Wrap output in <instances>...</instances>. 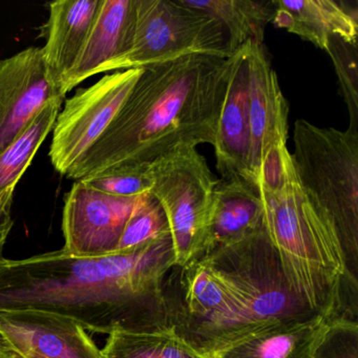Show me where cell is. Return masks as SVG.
<instances>
[{"instance_id": "cell-1", "label": "cell", "mask_w": 358, "mask_h": 358, "mask_svg": "<svg viewBox=\"0 0 358 358\" xmlns=\"http://www.w3.org/2000/svg\"><path fill=\"white\" fill-rule=\"evenodd\" d=\"M175 266L171 236L127 252L76 257L64 249L0 259V308H31L71 318L90 332L169 327L164 282Z\"/></svg>"}, {"instance_id": "cell-2", "label": "cell", "mask_w": 358, "mask_h": 358, "mask_svg": "<svg viewBox=\"0 0 358 358\" xmlns=\"http://www.w3.org/2000/svg\"><path fill=\"white\" fill-rule=\"evenodd\" d=\"M231 57L189 55L142 69L118 114L68 176L150 165L178 150L215 141Z\"/></svg>"}, {"instance_id": "cell-3", "label": "cell", "mask_w": 358, "mask_h": 358, "mask_svg": "<svg viewBox=\"0 0 358 358\" xmlns=\"http://www.w3.org/2000/svg\"><path fill=\"white\" fill-rule=\"evenodd\" d=\"M264 224L296 294L327 322H357L358 278L348 270L332 224L301 189L286 146L262 167Z\"/></svg>"}, {"instance_id": "cell-4", "label": "cell", "mask_w": 358, "mask_h": 358, "mask_svg": "<svg viewBox=\"0 0 358 358\" xmlns=\"http://www.w3.org/2000/svg\"><path fill=\"white\" fill-rule=\"evenodd\" d=\"M295 173L308 200L332 224L348 270L358 278V127H318L299 119L293 129Z\"/></svg>"}, {"instance_id": "cell-5", "label": "cell", "mask_w": 358, "mask_h": 358, "mask_svg": "<svg viewBox=\"0 0 358 358\" xmlns=\"http://www.w3.org/2000/svg\"><path fill=\"white\" fill-rule=\"evenodd\" d=\"M201 259L231 287L240 301L242 324L236 341L317 315L289 282L265 226Z\"/></svg>"}, {"instance_id": "cell-6", "label": "cell", "mask_w": 358, "mask_h": 358, "mask_svg": "<svg viewBox=\"0 0 358 358\" xmlns=\"http://www.w3.org/2000/svg\"><path fill=\"white\" fill-rule=\"evenodd\" d=\"M163 294L169 328L199 353L208 357L238 341L240 301L204 259L173 266L165 278Z\"/></svg>"}, {"instance_id": "cell-7", "label": "cell", "mask_w": 358, "mask_h": 358, "mask_svg": "<svg viewBox=\"0 0 358 358\" xmlns=\"http://www.w3.org/2000/svg\"><path fill=\"white\" fill-rule=\"evenodd\" d=\"M150 194L166 217L175 265H186L204 252L219 179L196 148L158 159L150 165Z\"/></svg>"}, {"instance_id": "cell-8", "label": "cell", "mask_w": 358, "mask_h": 358, "mask_svg": "<svg viewBox=\"0 0 358 358\" xmlns=\"http://www.w3.org/2000/svg\"><path fill=\"white\" fill-rule=\"evenodd\" d=\"M189 55L231 57L219 20L183 0H135L131 48L115 71L144 69Z\"/></svg>"}, {"instance_id": "cell-9", "label": "cell", "mask_w": 358, "mask_h": 358, "mask_svg": "<svg viewBox=\"0 0 358 358\" xmlns=\"http://www.w3.org/2000/svg\"><path fill=\"white\" fill-rule=\"evenodd\" d=\"M142 69L106 75L66 100L53 129L49 157L68 177L99 141L141 75Z\"/></svg>"}, {"instance_id": "cell-10", "label": "cell", "mask_w": 358, "mask_h": 358, "mask_svg": "<svg viewBox=\"0 0 358 358\" xmlns=\"http://www.w3.org/2000/svg\"><path fill=\"white\" fill-rule=\"evenodd\" d=\"M139 198H115L79 180L75 182L64 199L62 249L76 257L116 253L123 228Z\"/></svg>"}, {"instance_id": "cell-11", "label": "cell", "mask_w": 358, "mask_h": 358, "mask_svg": "<svg viewBox=\"0 0 358 358\" xmlns=\"http://www.w3.org/2000/svg\"><path fill=\"white\" fill-rule=\"evenodd\" d=\"M248 70L249 178L259 186L262 167L287 145L289 106L264 45H246Z\"/></svg>"}, {"instance_id": "cell-12", "label": "cell", "mask_w": 358, "mask_h": 358, "mask_svg": "<svg viewBox=\"0 0 358 358\" xmlns=\"http://www.w3.org/2000/svg\"><path fill=\"white\" fill-rule=\"evenodd\" d=\"M0 339L24 358H104L78 322L31 308H0Z\"/></svg>"}, {"instance_id": "cell-13", "label": "cell", "mask_w": 358, "mask_h": 358, "mask_svg": "<svg viewBox=\"0 0 358 358\" xmlns=\"http://www.w3.org/2000/svg\"><path fill=\"white\" fill-rule=\"evenodd\" d=\"M58 97L62 96L48 77L41 48L0 60V152Z\"/></svg>"}, {"instance_id": "cell-14", "label": "cell", "mask_w": 358, "mask_h": 358, "mask_svg": "<svg viewBox=\"0 0 358 358\" xmlns=\"http://www.w3.org/2000/svg\"><path fill=\"white\" fill-rule=\"evenodd\" d=\"M135 22V0H102L89 38L60 87V95L95 75L112 72L129 52Z\"/></svg>"}, {"instance_id": "cell-15", "label": "cell", "mask_w": 358, "mask_h": 358, "mask_svg": "<svg viewBox=\"0 0 358 358\" xmlns=\"http://www.w3.org/2000/svg\"><path fill=\"white\" fill-rule=\"evenodd\" d=\"M248 70L246 45L231 56L225 101L213 144L222 178H249Z\"/></svg>"}, {"instance_id": "cell-16", "label": "cell", "mask_w": 358, "mask_h": 358, "mask_svg": "<svg viewBox=\"0 0 358 358\" xmlns=\"http://www.w3.org/2000/svg\"><path fill=\"white\" fill-rule=\"evenodd\" d=\"M101 1L58 0L49 5V20L45 27L47 43L41 53L48 77L59 94L62 83L89 38Z\"/></svg>"}, {"instance_id": "cell-17", "label": "cell", "mask_w": 358, "mask_h": 358, "mask_svg": "<svg viewBox=\"0 0 358 358\" xmlns=\"http://www.w3.org/2000/svg\"><path fill=\"white\" fill-rule=\"evenodd\" d=\"M264 226L259 186L243 177L221 178L215 186L210 229L202 255L238 242Z\"/></svg>"}, {"instance_id": "cell-18", "label": "cell", "mask_w": 358, "mask_h": 358, "mask_svg": "<svg viewBox=\"0 0 358 358\" xmlns=\"http://www.w3.org/2000/svg\"><path fill=\"white\" fill-rule=\"evenodd\" d=\"M271 24L326 50L331 36L357 43V9L333 0H273Z\"/></svg>"}, {"instance_id": "cell-19", "label": "cell", "mask_w": 358, "mask_h": 358, "mask_svg": "<svg viewBox=\"0 0 358 358\" xmlns=\"http://www.w3.org/2000/svg\"><path fill=\"white\" fill-rule=\"evenodd\" d=\"M328 322L320 315L226 345L207 358H314Z\"/></svg>"}, {"instance_id": "cell-20", "label": "cell", "mask_w": 358, "mask_h": 358, "mask_svg": "<svg viewBox=\"0 0 358 358\" xmlns=\"http://www.w3.org/2000/svg\"><path fill=\"white\" fill-rule=\"evenodd\" d=\"M194 9L219 20L227 35L228 50L234 55L248 43L264 45L267 24L274 14L273 0H183Z\"/></svg>"}, {"instance_id": "cell-21", "label": "cell", "mask_w": 358, "mask_h": 358, "mask_svg": "<svg viewBox=\"0 0 358 358\" xmlns=\"http://www.w3.org/2000/svg\"><path fill=\"white\" fill-rule=\"evenodd\" d=\"M64 102L62 97L50 101L0 152V194L15 190L41 144L53 131Z\"/></svg>"}, {"instance_id": "cell-22", "label": "cell", "mask_w": 358, "mask_h": 358, "mask_svg": "<svg viewBox=\"0 0 358 358\" xmlns=\"http://www.w3.org/2000/svg\"><path fill=\"white\" fill-rule=\"evenodd\" d=\"M101 352L104 358H207L169 327L144 332L115 331Z\"/></svg>"}, {"instance_id": "cell-23", "label": "cell", "mask_w": 358, "mask_h": 358, "mask_svg": "<svg viewBox=\"0 0 358 358\" xmlns=\"http://www.w3.org/2000/svg\"><path fill=\"white\" fill-rule=\"evenodd\" d=\"M167 236H171L164 211L152 194H146L138 199L125 223L116 253L127 252Z\"/></svg>"}, {"instance_id": "cell-24", "label": "cell", "mask_w": 358, "mask_h": 358, "mask_svg": "<svg viewBox=\"0 0 358 358\" xmlns=\"http://www.w3.org/2000/svg\"><path fill=\"white\" fill-rule=\"evenodd\" d=\"M324 52L330 56L334 66L341 96L349 110L350 125L358 127L357 43L331 36Z\"/></svg>"}, {"instance_id": "cell-25", "label": "cell", "mask_w": 358, "mask_h": 358, "mask_svg": "<svg viewBox=\"0 0 358 358\" xmlns=\"http://www.w3.org/2000/svg\"><path fill=\"white\" fill-rule=\"evenodd\" d=\"M79 181L98 192L121 199H136L150 194L152 184L150 165L113 169Z\"/></svg>"}, {"instance_id": "cell-26", "label": "cell", "mask_w": 358, "mask_h": 358, "mask_svg": "<svg viewBox=\"0 0 358 358\" xmlns=\"http://www.w3.org/2000/svg\"><path fill=\"white\" fill-rule=\"evenodd\" d=\"M314 358H358V322L335 320L328 322Z\"/></svg>"}, {"instance_id": "cell-27", "label": "cell", "mask_w": 358, "mask_h": 358, "mask_svg": "<svg viewBox=\"0 0 358 358\" xmlns=\"http://www.w3.org/2000/svg\"><path fill=\"white\" fill-rule=\"evenodd\" d=\"M14 192L0 194V259H3V249L14 225L12 217Z\"/></svg>"}, {"instance_id": "cell-28", "label": "cell", "mask_w": 358, "mask_h": 358, "mask_svg": "<svg viewBox=\"0 0 358 358\" xmlns=\"http://www.w3.org/2000/svg\"><path fill=\"white\" fill-rule=\"evenodd\" d=\"M0 341H1V339H0ZM3 347H5V349H3V358H24V356L20 355V353H17V352L14 351L13 349H11V348H10L9 345H6V343H3Z\"/></svg>"}, {"instance_id": "cell-29", "label": "cell", "mask_w": 358, "mask_h": 358, "mask_svg": "<svg viewBox=\"0 0 358 358\" xmlns=\"http://www.w3.org/2000/svg\"><path fill=\"white\" fill-rule=\"evenodd\" d=\"M3 349H5V347H3V341H0V358H3Z\"/></svg>"}]
</instances>
